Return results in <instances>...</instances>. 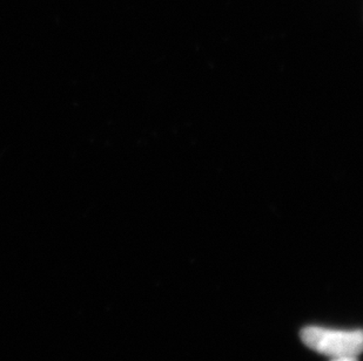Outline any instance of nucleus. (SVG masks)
<instances>
[{
    "instance_id": "f03ea898",
    "label": "nucleus",
    "mask_w": 363,
    "mask_h": 361,
    "mask_svg": "<svg viewBox=\"0 0 363 361\" xmlns=\"http://www.w3.org/2000/svg\"><path fill=\"white\" fill-rule=\"evenodd\" d=\"M330 361H359L357 357H337V358H332Z\"/></svg>"
},
{
    "instance_id": "f257e3e1",
    "label": "nucleus",
    "mask_w": 363,
    "mask_h": 361,
    "mask_svg": "<svg viewBox=\"0 0 363 361\" xmlns=\"http://www.w3.org/2000/svg\"><path fill=\"white\" fill-rule=\"evenodd\" d=\"M301 340L307 348L329 358L359 357L362 352V331L332 330L320 326L302 328Z\"/></svg>"
}]
</instances>
